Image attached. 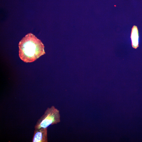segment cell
Returning a JSON list of instances; mask_svg holds the SVG:
<instances>
[{
    "instance_id": "cell-3",
    "label": "cell",
    "mask_w": 142,
    "mask_h": 142,
    "mask_svg": "<svg viewBox=\"0 0 142 142\" xmlns=\"http://www.w3.org/2000/svg\"><path fill=\"white\" fill-rule=\"evenodd\" d=\"M32 141L48 142L47 128L35 129Z\"/></svg>"
},
{
    "instance_id": "cell-4",
    "label": "cell",
    "mask_w": 142,
    "mask_h": 142,
    "mask_svg": "<svg viewBox=\"0 0 142 142\" xmlns=\"http://www.w3.org/2000/svg\"><path fill=\"white\" fill-rule=\"evenodd\" d=\"M130 38L132 47L136 49L139 47V34L137 26H133L131 29Z\"/></svg>"
},
{
    "instance_id": "cell-2",
    "label": "cell",
    "mask_w": 142,
    "mask_h": 142,
    "mask_svg": "<svg viewBox=\"0 0 142 142\" xmlns=\"http://www.w3.org/2000/svg\"><path fill=\"white\" fill-rule=\"evenodd\" d=\"M60 118L59 110L54 106L48 107L37 121L34 129L47 128L50 125L57 124L60 122Z\"/></svg>"
},
{
    "instance_id": "cell-1",
    "label": "cell",
    "mask_w": 142,
    "mask_h": 142,
    "mask_svg": "<svg viewBox=\"0 0 142 142\" xmlns=\"http://www.w3.org/2000/svg\"><path fill=\"white\" fill-rule=\"evenodd\" d=\"M18 45L19 57L25 62H33L45 53L41 41L31 33L23 37Z\"/></svg>"
}]
</instances>
